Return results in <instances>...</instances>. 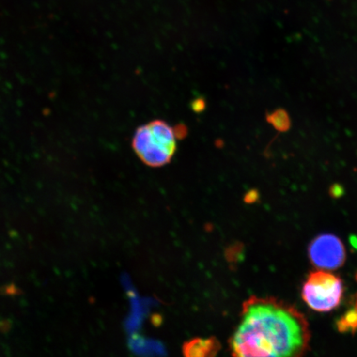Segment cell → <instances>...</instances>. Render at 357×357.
I'll use <instances>...</instances> for the list:
<instances>
[{"mask_svg": "<svg viewBox=\"0 0 357 357\" xmlns=\"http://www.w3.org/2000/svg\"><path fill=\"white\" fill-rule=\"evenodd\" d=\"M310 331L295 307L273 298L246 302L232 339L237 357H300L310 348Z\"/></svg>", "mask_w": 357, "mask_h": 357, "instance_id": "cell-1", "label": "cell"}, {"mask_svg": "<svg viewBox=\"0 0 357 357\" xmlns=\"http://www.w3.org/2000/svg\"><path fill=\"white\" fill-rule=\"evenodd\" d=\"M176 139L174 127L156 119L138 127L132 138V148L146 166L160 167L174 156Z\"/></svg>", "mask_w": 357, "mask_h": 357, "instance_id": "cell-2", "label": "cell"}, {"mask_svg": "<svg viewBox=\"0 0 357 357\" xmlns=\"http://www.w3.org/2000/svg\"><path fill=\"white\" fill-rule=\"evenodd\" d=\"M343 295V284L332 273L317 270L310 274L304 283L302 296L312 310L329 312L340 304Z\"/></svg>", "mask_w": 357, "mask_h": 357, "instance_id": "cell-3", "label": "cell"}, {"mask_svg": "<svg viewBox=\"0 0 357 357\" xmlns=\"http://www.w3.org/2000/svg\"><path fill=\"white\" fill-rule=\"evenodd\" d=\"M309 254L315 266L326 270L341 267L346 259L344 245L338 236L332 234L316 237L310 244Z\"/></svg>", "mask_w": 357, "mask_h": 357, "instance_id": "cell-4", "label": "cell"}, {"mask_svg": "<svg viewBox=\"0 0 357 357\" xmlns=\"http://www.w3.org/2000/svg\"><path fill=\"white\" fill-rule=\"evenodd\" d=\"M266 120L278 132H284L290 130L291 121L288 113L284 109H279L266 115Z\"/></svg>", "mask_w": 357, "mask_h": 357, "instance_id": "cell-5", "label": "cell"}, {"mask_svg": "<svg viewBox=\"0 0 357 357\" xmlns=\"http://www.w3.org/2000/svg\"><path fill=\"white\" fill-rule=\"evenodd\" d=\"M338 330L341 332H355L357 330V295L354 304L338 322Z\"/></svg>", "mask_w": 357, "mask_h": 357, "instance_id": "cell-6", "label": "cell"}, {"mask_svg": "<svg viewBox=\"0 0 357 357\" xmlns=\"http://www.w3.org/2000/svg\"><path fill=\"white\" fill-rule=\"evenodd\" d=\"M330 192L333 197H340L341 195L343 194V188L340 185H333L330 188Z\"/></svg>", "mask_w": 357, "mask_h": 357, "instance_id": "cell-7", "label": "cell"}, {"mask_svg": "<svg viewBox=\"0 0 357 357\" xmlns=\"http://www.w3.org/2000/svg\"><path fill=\"white\" fill-rule=\"evenodd\" d=\"M351 242H352V246L354 247L357 250V238L356 236H352L351 238Z\"/></svg>", "mask_w": 357, "mask_h": 357, "instance_id": "cell-8", "label": "cell"}, {"mask_svg": "<svg viewBox=\"0 0 357 357\" xmlns=\"http://www.w3.org/2000/svg\"><path fill=\"white\" fill-rule=\"evenodd\" d=\"M356 278H357V276H356Z\"/></svg>", "mask_w": 357, "mask_h": 357, "instance_id": "cell-9", "label": "cell"}]
</instances>
